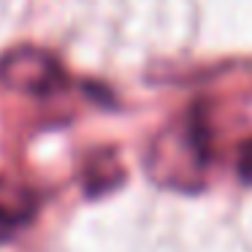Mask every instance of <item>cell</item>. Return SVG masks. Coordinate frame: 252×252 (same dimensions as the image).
Returning a JSON list of instances; mask_svg holds the SVG:
<instances>
[{"label":"cell","mask_w":252,"mask_h":252,"mask_svg":"<svg viewBox=\"0 0 252 252\" xmlns=\"http://www.w3.org/2000/svg\"><path fill=\"white\" fill-rule=\"evenodd\" d=\"M38 212V192L17 179L0 176V225L17 228L35 217Z\"/></svg>","instance_id":"7a4b0ae2"},{"label":"cell","mask_w":252,"mask_h":252,"mask_svg":"<svg viewBox=\"0 0 252 252\" xmlns=\"http://www.w3.org/2000/svg\"><path fill=\"white\" fill-rule=\"evenodd\" d=\"M125 171H122L120 160L111 149H100L95 152L93 158L87 160L84 165V185H87V192L90 195H98L103 190H111L117 182H122Z\"/></svg>","instance_id":"3957f363"},{"label":"cell","mask_w":252,"mask_h":252,"mask_svg":"<svg viewBox=\"0 0 252 252\" xmlns=\"http://www.w3.org/2000/svg\"><path fill=\"white\" fill-rule=\"evenodd\" d=\"M239 174L244 182H252V138L244 141L239 149Z\"/></svg>","instance_id":"277c9868"},{"label":"cell","mask_w":252,"mask_h":252,"mask_svg":"<svg viewBox=\"0 0 252 252\" xmlns=\"http://www.w3.org/2000/svg\"><path fill=\"white\" fill-rule=\"evenodd\" d=\"M0 82L22 95L46 98L65 87V71L55 55L38 46H17L0 60Z\"/></svg>","instance_id":"6da1fadb"}]
</instances>
